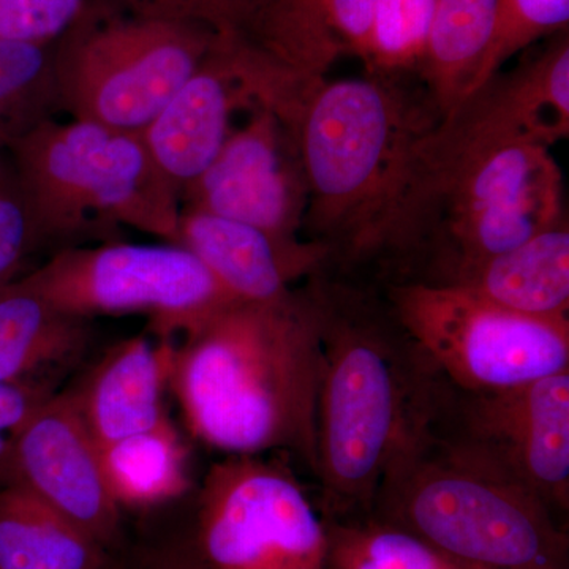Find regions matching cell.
<instances>
[{"label":"cell","instance_id":"1","mask_svg":"<svg viewBox=\"0 0 569 569\" xmlns=\"http://www.w3.org/2000/svg\"><path fill=\"white\" fill-rule=\"evenodd\" d=\"M563 213L550 146L490 78L415 146L383 272L392 282L448 287L563 222Z\"/></svg>","mask_w":569,"mask_h":569},{"label":"cell","instance_id":"2","mask_svg":"<svg viewBox=\"0 0 569 569\" xmlns=\"http://www.w3.org/2000/svg\"><path fill=\"white\" fill-rule=\"evenodd\" d=\"M321 370L317 466L323 519L369 515L388 468L429 426L443 373L387 299L328 271L309 277Z\"/></svg>","mask_w":569,"mask_h":569},{"label":"cell","instance_id":"3","mask_svg":"<svg viewBox=\"0 0 569 569\" xmlns=\"http://www.w3.org/2000/svg\"><path fill=\"white\" fill-rule=\"evenodd\" d=\"M321 350L316 310L291 290L236 301L170 346L168 381L194 437L224 455L283 451L316 475Z\"/></svg>","mask_w":569,"mask_h":569},{"label":"cell","instance_id":"4","mask_svg":"<svg viewBox=\"0 0 569 569\" xmlns=\"http://www.w3.org/2000/svg\"><path fill=\"white\" fill-rule=\"evenodd\" d=\"M277 116L298 146L305 227L328 249L326 269L383 271L415 146L441 118L429 93L411 92L396 74L318 80Z\"/></svg>","mask_w":569,"mask_h":569},{"label":"cell","instance_id":"5","mask_svg":"<svg viewBox=\"0 0 569 569\" xmlns=\"http://www.w3.org/2000/svg\"><path fill=\"white\" fill-rule=\"evenodd\" d=\"M369 515L463 569H569V537L537 496L425 430L391 463Z\"/></svg>","mask_w":569,"mask_h":569},{"label":"cell","instance_id":"6","mask_svg":"<svg viewBox=\"0 0 569 569\" xmlns=\"http://www.w3.org/2000/svg\"><path fill=\"white\" fill-rule=\"evenodd\" d=\"M13 179L39 242L130 227L178 244L181 194L140 133L44 119L9 144Z\"/></svg>","mask_w":569,"mask_h":569},{"label":"cell","instance_id":"7","mask_svg":"<svg viewBox=\"0 0 569 569\" xmlns=\"http://www.w3.org/2000/svg\"><path fill=\"white\" fill-rule=\"evenodd\" d=\"M220 41L201 26L141 14L73 33L54 56L59 103L78 121L141 133Z\"/></svg>","mask_w":569,"mask_h":569},{"label":"cell","instance_id":"8","mask_svg":"<svg viewBox=\"0 0 569 569\" xmlns=\"http://www.w3.org/2000/svg\"><path fill=\"white\" fill-rule=\"evenodd\" d=\"M385 299L440 372L463 389H501L569 370V320L522 316L458 287L392 282Z\"/></svg>","mask_w":569,"mask_h":569},{"label":"cell","instance_id":"9","mask_svg":"<svg viewBox=\"0 0 569 569\" xmlns=\"http://www.w3.org/2000/svg\"><path fill=\"white\" fill-rule=\"evenodd\" d=\"M21 280L70 316L144 313L164 335H183L238 301L178 244L67 246Z\"/></svg>","mask_w":569,"mask_h":569},{"label":"cell","instance_id":"10","mask_svg":"<svg viewBox=\"0 0 569 569\" xmlns=\"http://www.w3.org/2000/svg\"><path fill=\"white\" fill-rule=\"evenodd\" d=\"M328 530L288 467L231 455L209 468L194 549L208 569H326Z\"/></svg>","mask_w":569,"mask_h":569},{"label":"cell","instance_id":"11","mask_svg":"<svg viewBox=\"0 0 569 569\" xmlns=\"http://www.w3.org/2000/svg\"><path fill=\"white\" fill-rule=\"evenodd\" d=\"M427 430L497 468L553 515L568 511L569 370L477 391L447 378Z\"/></svg>","mask_w":569,"mask_h":569},{"label":"cell","instance_id":"12","mask_svg":"<svg viewBox=\"0 0 569 569\" xmlns=\"http://www.w3.org/2000/svg\"><path fill=\"white\" fill-rule=\"evenodd\" d=\"M249 111L246 126L230 133L181 200L186 211L238 220L283 244H299L309 190L293 133L269 108L253 104Z\"/></svg>","mask_w":569,"mask_h":569},{"label":"cell","instance_id":"13","mask_svg":"<svg viewBox=\"0 0 569 569\" xmlns=\"http://www.w3.org/2000/svg\"><path fill=\"white\" fill-rule=\"evenodd\" d=\"M10 482L32 490L104 548L121 541V507L70 391L48 397L14 433Z\"/></svg>","mask_w":569,"mask_h":569},{"label":"cell","instance_id":"14","mask_svg":"<svg viewBox=\"0 0 569 569\" xmlns=\"http://www.w3.org/2000/svg\"><path fill=\"white\" fill-rule=\"evenodd\" d=\"M238 108L250 110L252 97L230 47L220 41L140 133L153 163L181 198L222 151Z\"/></svg>","mask_w":569,"mask_h":569},{"label":"cell","instance_id":"15","mask_svg":"<svg viewBox=\"0 0 569 569\" xmlns=\"http://www.w3.org/2000/svg\"><path fill=\"white\" fill-rule=\"evenodd\" d=\"M178 246L186 247L238 301H274L291 283L328 268L326 247L283 244L252 224L201 211H182Z\"/></svg>","mask_w":569,"mask_h":569},{"label":"cell","instance_id":"16","mask_svg":"<svg viewBox=\"0 0 569 569\" xmlns=\"http://www.w3.org/2000/svg\"><path fill=\"white\" fill-rule=\"evenodd\" d=\"M170 346L132 337L112 347L80 388L70 391L99 447L170 421L163 408Z\"/></svg>","mask_w":569,"mask_h":569},{"label":"cell","instance_id":"17","mask_svg":"<svg viewBox=\"0 0 569 569\" xmlns=\"http://www.w3.org/2000/svg\"><path fill=\"white\" fill-rule=\"evenodd\" d=\"M91 342L86 318L52 307L22 280L0 288V383L50 387Z\"/></svg>","mask_w":569,"mask_h":569},{"label":"cell","instance_id":"18","mask_svg":"<svg viewBox=\"0 0 569 569\" xmlns=\"http://www.w3.org/2000/svg\"><path fill=\"white\" fill-rule=\"evenodd\" d=\"M448 287L463 288L522 316L569 320L567 220L468 269Z\"/></svg>","mask_w":569,"mask_h":569},{"label":"cell","instance_id":"19","mask_svg":"<svg viewBox=\"0 0 569 569\" xmlns=\"http://www.w3.org/2000/svg\"><path fill=\"white\" fill-rule=\"evenodd\" d=\"M119 561L18 482L0 489V569H111Z\"/></svg>","mask_w":569,"mask_h":569},{"label":"cell","instance_id":"20","mask_svg":"<svg viewBox=\"0 0 569 569\" xmlns=\"http://www.w3.org/2000/svg\"><path fill=\"white\" fill-rule=\"evenodd\" d=\"M498 18L500 0H437L418 70L441 118L481 88Z\"/></svg>","mask_w":569,"mask_h":569},{"label":"cell","instance_id":"21","mask_svg":"<svg viewBox=\"0 0 569 569\" xmlns=\"http://www.w3.org/2000/svg\"><path fill=\"white\" fill-rule=\"evenodd\" d=\"M99 449L108 488L121 508L159 507L189 489L187 451L171 421Z\"/></svg>","mask_w":569,"mask_h":569},{"label":"cell","instance_id":"22","mask_svg":"<svg viewBox=\"0 0 569 569\" xmlns=\"http://www.w3.org/2000/svg\"><path fill=\"white\" fill-rule=\"evenodd\" d=\"M325 522L329 542L326 569H463L376 516Z\"/></svg>","mask_w":569,"mask_h":569},{"label":"cell","instance_id":"23","mask_svg":"<svg viewBox=\"0 0 569 569\" xmlns=\"http://www.w3.org/2000/svg\"><path fill=\"white\" fill-rule=\"evenodd\" d=\"M54 103V58L44 44L0 37V148L48 119Z\"/></svg>","mask_w":569,"mask_h":569},{"label":"cell","instance_id":"24","mask_svg":"<svg viewBox=\"0 0 569 569\" xmlns=\"http://www.w3.org/2000/svg\"><path fill=\"white\" fill-rule=\"evenodd\" d=\"M437 0H378L361 54L376 73L419 67L432 29Z\"/></svg>","mask_w":569,"mask_h":569},{"label":"cell","instance_id":"25","mask_svg":"<svg viewBox=\"0 0 569 569\" xmlns=\"http://www.w3.org/2000/svg\"><path fill=\"white\" fill-rule=\"evenodd\" d=\"M569 0H500L496 40L482 70V84L539 37L567 28Z\"/></svg>","mask_w":569,"mask_h":569},{"label":"cell","instance_id":"26","mask_svg":"<svg viewBox=\"0 0 569 569\" xmlns=\"http://www.w3.org/2000/svg\"><path fill=\"white\" fill-rule=\"evenodd\" d=\"M84 0H0V37L43 43L80 18Z\"/></svg>","mask_w":569,"mask_h":569},{"label":"cell","instance_id":"27","mask_svg":"<svg viewBox=\"0 0 569 569\" xmlns=\"http://www.w3.org/2000/svg\"><path fill=\"white\" fill-rule=\"evenodd\" d=\"M39 244L13 176L0 160V288L13 282L22 261Z\"/></svg>","mask_w":569,"mask_h":569},{"label":"cell","instance_id":"28","mask_svg":"<svg viewBox=\"0 0 569 569\" xmlns=\"http://www.w3.org/2000/svg\"><path fill=\"white\" fill-rule=\"evenodd\" d=\"M52 388L40 385L0 383V479H11V441L17 430L48 397Z\"/></svg>","mask_w":569,"mask_h":569},{"label":"cell","instance_id":"29","mask_svg":"<svg viewBox=\"0 0 569 569\" xmlns=\"http://www.w3.org/2000/svg\"><path fill=\"white\" fill-rule=\"evenodd\" d=\"M378 0H325L326 13L337 36L359 52L365 48Z\"/></svg>","mask_w":569,"mask_h":569},{"label":"cell","instance_id":"30","mask_svg":"<svg viewBox=\"0 0 569 569\" xmlns=\"http://www.w3.org/2000/svg\"><path fill=\"white\" fill-rule=\"evenodd\" d=\"M148 569H208L198 556L197 549L189 548L183 552L164 553L151 561Z\"/></svg>","mask_w":569,"mask_h":569},{"label":"cell","instance_id":"31","mask_svg":"<svg viewBox=\"0 0 569 569\" xmlns=\"http://www.w3.org/2000/svg\"><path fill=\"white\" fill-rule=\"evenodd\" d=\"M111 569H127V568H123V567H122V565H121V563H119V565H116V567H114V568H111Z\"/></svg>","mask_w":569,"mask_h":569},{"label":"cell","instance_id":"32","mask_svg":"<svg viewBox=\"0 0 569 569\" xmlns=\"http://www.w3.org/2000/svg\"><path fill=\"white\" fill-rule=\"evenodd\" d=\"M3 148H0V151H2Z\"/></svg>","mask_w":569,"mask_h":569}]
</instances>
